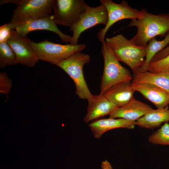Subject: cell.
Segmentation results:
<instances>
[{"label":"cell","mask_w":169,"mask_h":169,"mask_svg":"<svg viewBox=\"0 0 169 169\" xmlns=\"http://www.w3.org/2000/svg\"><path fill=\"white\" fill-rule=\"evenodd\" d=\"M128 26L137 29L136 34L131 40L138 46L146 47L151 40L169 32V13L154 14L145 9L143 17L132 20Z\"/></svg>","instance_id":"6da1fadb"},{"label":"cell","mask_w":169,"mask_h":169,"mask_svg":"<svg viewBox=\"0 0 169 169\" xmlns=\"http://www.w3.org/2000/svg\"><path fill=\"white\" fill-rule=\"evenodd\" d=\"M105 41L116 58L127 65L134 74L143 65L146 47L138 46L122 34L107 38Z\"/></svg>","instance_id":"7a4b0ae2"},{"label":"cell","mask_w":169,"mask_h":169,"mask_svg":"<svg viewBox=\"0 0 169 169\" xmlns=\"http://www.w3.org/2000/svg\"><path fill=\"white\" fill-rule=\"evenodd\" d=\"M101 52L104 58V68L100 94L103 95L116 84L131 81L132 77L129 70L120 64L105 40L101 42Z\"/></svg>","instance_id":"3957f363"},{"label":"cell","mask_w":169,"mask_h":169,"mask_svg":"<svg viewBox=\"0 0 169 169\" xmlns=\"http://www.w3.org/2000/svg\"><path fill=\"white\" fill-rule=\"evenodd\" d=\"M90 58L88 54L81 52L76 53L56 64L73 81L76 88L75 93L78 97L88 101L94 95L90 92L86 83L83 68L84 65L90 62Z\"/></svg>","instance_id":"277c9868"},{"label":"cell","mask_w":169,"mask_h":169,"mask_svg":"<svg viewBox=\"0 0 169 169\" xmlns=\"http://www.w3.org/2000/svg\"><path fill=\"white\" fill-rule=\"evenodd\" d=\"M30 45L39 60L55 65L76 53L81 52L86 47L84 44H62L46 39L39 43L31 41Z\"/></svg>","instance_id":"5b68a950"},{"label":"cell","mask_w":169,"mask_h":169,"mask_svg":"<svg viewBox=\"0 0 169 169\" xmlns=\"http://www.w3.org/2000/svg\"><path fill=\"white\" fill-rule=\"evenodd\" d=\"M55 0H14L16 5L9 23H16L39 18L52 13Z\"/></svg>","instance_id":"8992f818"},{"label":"cell","mask_w":169,"mask_h":169,"mask_svg":"<svg viewBox=\"0 0 169 169\" xmlns=\"http://www.w3.org/2000/svg\"><path fill=\"white\" fill-rule=\"evenodd\" d=\"M100 2L105 7L108 17L106 25L100 30L97 34L98 38L101 42L105 40L108 31L116 22L125 19L132 20L140 18L144 15L145 9L139 10L134 8L125 0L122 1L120 3H115L111 0H100Z\"/></svg>","instance_id":"52a82bcc"},{"label":"cell","mask_w":169,"mask_h":169,"mask_svg":"<svg viewBox=\"0 0 169 169\" xmlns=\"http://www.w3.org/2000/svg\"><path fill=\"white\" fill-rule=\"evenodd\" d=\"M88 6L83 0H55L53 19L56 24L71 28L79 21Z\"/></svg>","instance_id":"ba28073f"},{"label":"cell","mask_w":169,"mask_h":169,"mask_svg":"<svg viewBox=\"0 0 169 169\" xmlns=\"http://www.w3.org/2000/svg\"><path fill=\"white\" fill-rule=\"evenodd\" d=\"M108 19L107 11L103 5L101 4L95 7L89 6L78 22L70 28L73 35L70 44H77L80 36L83 32L98 24H102L105 26Z\"/></svg>","instance_id":"9c48e42d"},{"label":"cell","mask_w":169,"mask_h":169,"mask_svg":"<svg viewBox=\"0 0 169 169\" xmlns=\"http://www.w3.org/2000/svg\"><path fill=\"white\" fill-rule=\"evenodd\" d=\"M12 29L15 30L20 35L26 37L30 32L36 30H46L54 33L62 41L70 43L71 36L63 33L54 22L53 15L31 19L16 23H8Z\"/></svg>","instance_id":"30bf717a"},{"label":"cell","mask_w":169,"mask_h":169,"mask_svg":"<svg viewBox=\"0 0 169 169\" xmlns=\"http://www.w3.org/2000/svg\"><path fill=\"white\" fill-rule=\"evenodd\" d=\"M31 41L12 29L7 42L14 52L18 64L30 67H33L39 60L30 46Z\"/></svg>","instance_id":"8fae6325"},{"label":"cell","mask_w":169,"mask_h":169,"mask_svg":"<svg viewBox=\"0 0 169 169\" xmlns=\"http://www.w3.org/2000/svg\"><path fill=\"white\" fill-rule=\"evenodd\" d=\"M152 109L151 106L133 97L127 104L115 108L109 115L111 118H123L136 121Z\"/></svg>","instance_id":"7c38bea8"},{"label":"cell","mask_w":169,"mask_h":169,"mask_svg":"<svg viewBox=\"0 0 169 169\" xmlns=\"http://www.w3.org/2000/svg\"><path fill=\"white\" fill-rule=\"evenodd\" d=\"M136 121L123 118H99L90 122L88 126L94 137L99 139L103 134L110 130L118 128L133 129Z\"/></svg>","instance_id":"4fadbf2b"},{"label":"cell","mask_w":169,"mask_h":169,"mask_svg":"<svg viewBox=\"0 0 169 169\" xmlns=\"http://www.w3.org/2000/svg\"><path fill=\"white\" fill-rule=\"evenodd\" d=\"M131 86L135 91L140 93L158 109L165 108L169 104V93L154 84L132 83Z\"/></svg>","instance_id":"5bb4252c"},{"label":"cell","mask_w":169,"mask_h":169,"mask_svg":"<svg viewBox=\"0 0 169 169\" xmlns=\"http://www.w3.org/2000/svg\"><path fill=\"white\" fill-rule=\"evenodd\" d=\"M87 112L84 119L86 123L109 115L116 108L103 95H94L88 101Z\"/></svg>","instance_id":"9a60e30c"},{"label":"cell","mask_w":169,"mask_h":169,"mask_svg":"<svg viewBox=\"0 0 169 169\" xmlns=\"http://www.w3.org/2000/svg\"><path fill=\"white\" fill-rule=\"evenodd\" d=\"M135 92L131 81H127L115 85L103 95L116 107H118L127 104L134 97Z\"/></svg>","instance_id":"2e32d148"},{"label":"cell","mask_w":169,"mask_h":169,"mask_svg":"<svg viewBox=\"0 0 169 169\" xmlns=\"http://www.w3.org/2000/svg\"><path fill=\"white\" fill-rule=\"evenodd\" d=\"M169 121V109L167 107L162 109H152L136 121V125L142 128L153 129L163 122Z\"/></svg>","instance_id":"e0dca14e"},{"label":"cell","mask_w":169,"mask_h":169,"mask_svg":"<svg viewBox=\"0 0 169 169\" xmlns=\"http://www.w3.org/2000/svg\"><path fill=\"white\" fill-rule=\"evenodd\" d=\"M132 82L154 84L169 93V73H151L147 71L134 74Z\"/></svg>","instance_id":"ac0fdd59"},{"label":"cell","mask_w":169,"mask_h":169,"mask_svg":"<svg viewBox=\"0 0 169 169\" xmlns=\"http://www.w3.org/2000/svg\"><path fill=\"white\" fill-rule=\"evenodd\" d=\"M169 44V32L162 40H157L155 38L151 40L146 47V55L144 63L136 73L147 71L149 64L154 56L167 47Z\"/></svg>","instance_id":"d6986e66"},{"label":"cell","mask_w":169,"mask_h":169,"mask_svg":"<svg viewBox=\"0 0 169 169\" xmlns=\"http://www.w3.org/2000/svg\"><path fill=\"white\" fill-rule=\"evenodd\" d=\"M18 64L16 55L7 42L0 43V67L3 68Z\"/></svg>","instance_id":"ffe728a7"},{"label":"cell","mask_w":169,"mask_h":169,"mask_svg":"<svg viewBox=\"0 0 169 169\" xmlns=\"http://www.w3.org/2000/svg\"><path fill=\"white\" fill-rule=\"evenodd\" d=\"M148 140L154 144L169 145V124L165 122L160 128L150 135Z\"/></svg>","instance_id":"44dd1931"},{"label":"cell","mask_w":169,"mask_h":169,"mask_svg":"<svg viewBox=\"0 0 169 169\" xmlns=\"http://www.w3.org/2000/svg\"><path fill=\"white\" fill-rule=\"evenodd\" d=\"M169 69V54L158 60L151 62L147 71L152 73H157L167 72Z\"/></svg>","instance_id":"7402d4cb"},{"label":"cell","mask_w":169,"mask_h":169,"mask_svg":"<svg viewBox=\"0 0 169 169\" xmlns=\"http://www.w3.org/2000/svg\"><path fill=\"white\" fill-rule=\"evenodd\" d=\"M1 93L8 95L12 87V80L5 72H0Z\"/></svg>","instance_id":"603a6c76"},{"label":"cell","mask_w":169,"mask_h":169,"mask_svg":"<svg viewBox=\"0 0 169 169\" xmlns=\"http://www.w3.org/2000/svg\"><path fill=\"white\" fill-rule=\"evenodd\" d=\"M12 29L8 23H5L0 27V43L7 42Z\"/></svg>","instance_id":"cb8c5ba5"},{"label":"cell","mask_w":169,"mask_h":169,"mask_svg":"<svg viewBox=\"0 0 169 169\" xmlns=\"http://www.w3.org/2000/svg\"><path fill=\"white\" fill-rule=\"evenodd\" d=\"M169 54V46L156 54L153 57L151 62L161 59Z\"/></svg>","instance_id":"d4e9b609"},{"label":"cell","mask_w":169,"mask_h":169,"mask_svg":"<svg viewBox=\"0 0 169 169\" xmlns=\"http://www.w3.org/2000/svg\"><path fill=\"white\" fill-rule=\"evenodd\" d=\"M101 169H113L110 162L107 160L103 161L101 165Z\"/></svg>","instance_id":"484cf974"},{"label":"cell","mask_w":169,"mask_h":169,"mask_svg":"<svg viewBox=\"0 0 169 169\" xmlns=\"http://www.w3.org/2000/svg\"><path fill=\"white\" fill-rule=\"evenodd\" d=\"M167 72H168L169 73V69H168L167 71Z\"/></svg>","instance_id":"4316f807"}]
</instances>
